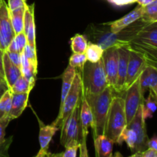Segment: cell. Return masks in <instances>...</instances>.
<instances>
[{
  "instance_id": "1",
  "label": "cell",
  "mask_w": 157,
  "mask_h": 157,
  "mask_svg": "<svg viewBox=\"0 0 157 157\" xmlns=\"http://www.w3.org/2000/svg\"><path fill=\"white\" fill-rule=\"evenodd\" d=\"M81 93L85 98L96 96L108 86L102 59L96 63L87 61L81 71Z\"/></svg>"
},
{
  "instance_id": "2",
  "label": "cell",
  "mask_w": 157,
  "mask_h": 157,
  "mask_svg": "<svg viewBox=\"0 0 157 157\" xmlns=\"http://www.w3.org/2000/svg\"><path fill=\"white\" fill-rule=\"evenodd\" d=\"M113 89L110 86H107L99 94L85 98L90 106L94 117V137L104 134L107 114L113 96Z\"/></svg>"
},
{
  "instance_id": "3",
  "label": "cell",
  "mask_w": 157,
  "mask_h": 157,
  "mask_svg": "<svg viewBox=\"0 0 157 157\" xmlns=\"http://www.w3.org/2000/svg\"><path fill=\"white\" fill-rule=\"evenodd\" d=\"M127 126L124 98L113 96L107 114L104 135L110 138L114 144H117L120 136Z\"/></svg>"
},
{
  "instance_id": "4",
  "label": "cell",
  "mask_w": 157,
  "mask_h": 157,
  "mask_svg": "<svg viewBox=\"0 0 157 157\" xmlns=\"http://www.w3.org/2000/svg\"><path fill=\"white\" fill-rule=\"evenodd\" d=\"M81 89H82V84H81V72L76 71L71 87L63 104L60 106L59 113L55 121L52 122V125L61 129V126L70 116L71 112L78 104V101L81 99Z\"/></svg>"
},
{
  "instance_id": "5",
  "label": "cell",
  "mask_w": 157,
  "mask_h": 157,
  "mask_svg": "<svg viewBox=\"0 0 157 157\" xmlns=\"http://www.w3.org/2000/svg\"><path fill=\"white\" fill-rule=\"evenodd\" d=\"M81 99L73 111L61 127V144L64 148L80 144L81 140V130L80 125Z\"/></svg>"
},
{
  "instance_id": "6",
  "label": "cell",
  "mask_w": 157,
  "mask_h": 157,
  "mask_svg": "<svg viewBox=\"0 0 157 157\" xmlns=\"http://www.w3.org/2000/svg\"><path fill=\"white\" fill-rule=\"evenodd\" d=\"M133 42L136 44H138L140 47V50L137 52H141L144 55V52L146 50L147 57L150 62L151 61L149 54L152 52H156L157 48V27L156 22L155 23H145L144 28L139 30L137 35H135L134 38L132 40ZM134 50V49H133ZM151 64V62H150Z\"/></svg>"
},
{
  "instance_id": "7",
  "label": "cell",
  "mask_w": 157,
  "mask_h": 157,
  "mask_svg": "<svg viewBox=\"0 0 157 157\" xmlns=\"http://www.w3.org/2000/svg\"><path fill=\"white\" fill-rule=\"evenodd\" d=\"M144 99V95L141 93L140 80L138 78L125 90V97L124 98V101L127 125L131 122L138 108L142 104Z\"/></svg>"
},
{
  "instance_id": "8",
  "label": "cell",
  "mask_w": 157,
  "mask_h": 157,
  "mask_svg": "<svg viewBox=\"0 0 157 157\" xmlns=\"http://www.w3.org/2000/svg\"><path fill=\"white\" fill-rule=\"evenodd\" d=\"M147 64H151L147 57L141 52L130 48L128 64H127V78H126L124 92L140 77L141 72L147 67Z\"/></svg>"
},
{
  "instance_id": "9",
  "label": "cell",
  "mask_w": 157,
  "mask_h": 157,
  "mask_svg": "<svg viewBox=\"0 0 157 157\" xmlns=\"http://www.w3.org/2000/svg\"><path fill=\"white\" fill-rule=\"evenodd\" d=\"M103 66L105 72L107 84L112 89H114L117 75L118 60V46H110L104 51L102 56Z\"/></svg>"
},
{
  "instance_id": "10",
  "label": "cell",
  "mask_w": 157,
  "mask_h": 157,
  "mask_svg": "<svg viewBox=\"0 0 157 157\" xmlns=\"http://www.w3.org/2000/svg\"><path fill=\"white\" fill-rule=\"evenodd\" d=\"M15 37L9 10L5 0L0 1V51L5 52Z\"/></svg>"
},
{
  "instance_id": "11",
  "label": "cell",
  "mask_w": 157,
  "mask_h": 157,
  "mask_svg": "<svg viewBox=\"0 0 157 157\" xmlns=\"http://www.w3.org/2000/svg\"><path fill=\"white\" fill-rule=\"evenodd\" d=\"M133 130L136 134V144L133 153L136 152H144L147 150V141L149 138L147 136L145 120L143 117L142 107L141 105L138 108L136 114L132 119L131 122L127 126Z\"/></svg>"
},
{
  "instance_id": "12",
  "label": "cell",
  "mask_w": 157,
  "mask_h": 157,
  "mask_svg": "<svg viewBox=\"0 0 157 157\" xmlns=\"http://www.w3.org/2000/svg\"><path fill=\"white\" fill-rule=\"evenodd\" d=\"M118 54H119V60H118L117 75V81L113 91L117 93H122V92H124V85H125L126 78H127V64H128L129 55H130V45L124 44V45L119 46Z\"/></svg>"
},
{
  "instance_id": "13",
  "label": "cell",
  "mask_w": 157,
  "mask_h": 157,
  "mask_svg": "<svg viewBox=\"0 0 157 157\" xmlns=\"http://www.w3.org/2000/svg\"><path fill=\"white\" fill-rule=\"evenodd\" d=\"M140 87L142 94L147 90L157 96V69L154 64H147L139 77Z\"/></svg>"
},
{
  "instance_id": "14",
  "label": "cell",
  "mask_w": 157,
  "mask_h": 157,
  "mask_svg": "<svg viewBox=\"0 0 157 157\" xmlns=\"http://www.w3.org/2000/svg\"><path fill=\"white\" fill-rule=\"evenodd\" d=\"M24 32L27 39V44L36 49L35 24V4L26 5L24 14Z\"/></svg>"
},
{
  "instance_id": "15",
  "label": "cell",
  "mask_w": 157,
  "mask_h": 157,
  "mask_svg": "<svg viewBox=\"0 0 157 157\" xmlns=\"http://www.w3.org/2000/svg\"><path fill=\"white\" fill-rule=\"evenodd\" d=\"M144 14V7L138 5L133 11L123 18L116 20L110 24V32L112 34H119L125 28L128 27L133 22L140 19Z\"/></svg>"
},
{
  "instance_id": "16",
  "label": "cell",
  "mask_w": 157,
  "mask_h": 157,
  "mask_svg": "<svg viewBox=\"0 0 157 157\" xmlns=\"http://www.w3.org/2000/svg\"><path fill=\"white\" fill-rule=\"evenodd\" d=\"M80 125L81 130V137L87 138L89 133V127H90L92 130L94 128V122L91 110L82 93L80 107Z\"/></svg>"
},
{
  "instance_id": "17",
  "label": "cell",
  "mask_w": 157,
  "mask_h": 157,
  "mask_svg": "<svg viewBox=\"0 0 157 157\" xmlns=\"http://www.w3.org/2000/svg\"><path fill=\"white\" fill-rule=\"evenodd\" d=\"M2 69L5 81L9 89L21 76V72L18 67L12 64L6 52H3L2 55Z\"/></svg>"
},
{
  "instance_id": "18",
  "label": "cell",
  "mask_w": 157,
  "mask_h": 157,
  "mask_svg": "<svg viewBox=\"0 0 157 157\" xmlns=\"http://www.w3.org/2000/svg\"><path fill=\"white\" fill-rule=\"evenodd\" d=\"M29 94L30 93H21V94H12V101H11V108L8 116L11 120L18 118L25 107H27L28 101H29Z\"/></svg>"
},
{
  "instance_id": "19",
  "label": "cell",
  "mask_w": 157,
  "mask_h": 157,
  "mask_svg": "<svg viewBox=\"0 0 157 157\" xmlns=\"http://www.w3.org/2000/svg\"><path fill=\"white\" fill-rule=\"evenodd\" d=\"M95 157H111L113 155V140L105 135H99L94 137Z\"/></svg>"
},
{
  "instance_id": "20",
  "label": "cell",
  "mask_w": 157,
  "mask_h": 157,
  "mask_svg": "<svg viewBox=\"0 0 157 157\" xmlns=\"http://www.w3.org/2000/svg\"><path fill=\"white\" fill-rule=\"evenodd\" d=\"M38 123H39L38 140H39L40 150H48L52 137L55 136V134L59 130V128H58L55 126H53L52 124L45 125L40 120H38Z\"/></svg>"
},
{
  "instance_id": "21",
  "label": "cell",
  "mask_w": 157,
  "mask_h": 157,
  "mask_svg": "<svg viewBox=\"0 0 157 157\" xmlns=\"http://www.w3.org/2000/svg\"><path fill=\"white\" fill-rule=\"evenodd\" d=\"M77 70L72 66L69 65L67 68L64 70V73L62 75V86H61V104L60 106L63 104L69 90H70L71 84L73 83L74 78H75V74Z\"/></svg>"
},
{
  "instance_id": "22",
  "label": "cell",
  "mask_w": 157,
  "mask_h": 157,
  "mask_svg": "<svg viewBox=\"0 0 157 157\" xmlns=\"http://www.w3.org/2000/svg\"><path fill=\"white\" fill-rule=\"evenodd\" d=\"M24 14L25 7L9 11V16L15 35L24 30Z\"/></svg>"
},
{
  "instance_id": "23",
  "label": "cell",
  "mask_w": 157,
  "mask_h": 157,
  "mask_svg": "<svg viewBox=\"0 0 157 157\" xmlns=\"http://www.w3.org/2000/svg\"><path fill=\"white\" fill-rule=\"evenodd\" d=\"M142 114L144 119L147 120V118L153 117V113L156 111V96L154 94L150 91L148 98L147 99H144L142 104Z\"/></svg>"
},
{
  "instance_id": "24",
  "label": "cell",
  "mask_w": 157,
  "mask_h": 157,
  "mask_svg": "<svg viewBox=\"0 0 157 157\" xmlns=\"http://www.w3.org/2000/svg\"><path fill=\"white\" fill-rule=\"evenodd\" d=\"M104 49L100 44L90 43L87 44V47L85 50L87 61L90 63H96L102 58L104 54Z\"/></svg>"
},
{
  "instance_id": "25",
  "label": "cell",
  "mask_w": 157,
  "mask_h": 157,
  "mask_svg": "<svg viewBox=\"0 0 157 157\" xmlns=\"http://www.w3.org/2000/svg\"><path fill=\"white\" fill-rule=\"evenodd\" d=\"M136 140H137V138H136V133L132 129H130V127H127L123 130L122 133L120 136L117 144L119 145H121L123 143L126 142V144H127L132 153H133L135 150V147H136Z\"/></svg>"
},
{
  "instance_id": "26",
  "label": "cell",
  "mask_w": 157,
  "mask_h": 157,
  "mask_svg": "<svg viewBox=\"0 0 157 157\" xmlns=\"http://www.w3.org/2000/svg\"><path fill=\"white\" fill-rule=\"evenodd\" d=\"M35 84L29 82L25 77L21 75L15 84L9 88L12 94H21V93H30L31 90L34 87Z\"/></svg>"
},
{
  "instance_id": "27",
  "label": "cell",
  "mask_w": 157,
  "mask_h": 157,
  "mask_svg": "<svg viewBox=\"0 0 157 157\" xmlns=\"http://www.w3.org/2000/svg\"><path fill=\"white\" fill-rule=\"evenodd\" d=\"M140 19L144 23L157 22V0L144 6V14Z\"/></svg>"
},
{
  "instance_id": "28",
  "label": "cell",
  "mask_w": 157,
  "mask_h": 157,
  "mask_svg": "<svg viewBox=\"0 0 157 157\" xmlns=\"http://www.w3.org/2000/svg\"><path fill=\"white\" fill-rule=\"evenodd\" d=\"M87 47V41L85 37L77 34L71 38V48L73 53H84Z\"/></svg>"
},
{
  "instance_id": "29",
  "label": "cell",
  "mask_w": 157,
  "mask_h": 157,
  "mask_svg": "<svg viewBox=\"0 0 157 157\" xmlns=\"http://www.w3.org/2000/svg\"><path fill=\"white\" fill-rule=\"evenodd\" d=\"M12 92L7 89L0 98V118L9 114L11 108Z\"/></svg>"
},
{
  "instance_id": "30",
  "label": "cell",
  "mask_w": 157,
  "mask_h": 157,
  "mask_svg": "<svg viewBox=\"0 0 157 157\" xmlns=\"http://www.w3.org/2000/svg\"><path fill=\"white\" fill-rule=\"evenodd\" d=\"M23 55L26 58V59L29 61L31 65L34 68L35 71H38V59H37V52L36 49H34L31 47L29 44H26L24 50L22 52Z\"/></svg>"
},
{
  "instance_id": "31",
  "label": "cell",
  "mask_w": 157,
  "mask_h": 157,
  "mask_svg": "<svg viewBox=\"0 0 157 157\" xmlns=\"http://www.w3.org/2000/svg\"><path fill=\"white\" fill-rule=\"evenodd\" d=\"M87 61L85 53H74L69 58V65L72 66L75 69H80L81 71Z\"/></svg>"
},
{
  "instance_id": "32",
  "label": "cell",
  "mask_w": 157,
  "mask_h": 157,
  "mask_svg": "<svg viewBox=\"0 0 157 157\" xmlns=\"http://www.w3.org/2000/svg\"><path fill=\"white\" fill-rule=\"evenodd\" d=\"M11 121L12 120L9 118L8 115L3 116L2 117L0 118V146L2 145L6 142V139L5 138V136H6V130Z\"/></svg>"
},
{
  "instance_id": "33",
  "label": "cell",
  "mask_w": 157,
  "mask_h": 157,
  "mask_svg": "<svg viewBox=\"0 0 157 157\" xmlns=\"http://www.w3.org/2000/svg\"><path fill=\"white\" fill-rule=\"evenodd\" d=\"M14 40L16 42L17 47H18L19 53H22L25 47L27 44V39H26V37L24 32H20V33L15 35V37H14Z\"/></svg>"
},
{
  "instance_id": "34",
  "label": "cell",
  "mask_w": 157,
  "mask_h": 157,
  "mask_svg": "<svg viewBox=\"0 0 157 157\" xmlns=\"http://www.w3.org/2000/svg\"><path fill=\"white\" fill-rule=\"evenodd\" d=\"M27 5L26 0H8L7 6L9 11L15 10L19 8H24Z\"/></svg>"
},
{
  "instance_id": "35",
  "label": "cell",
  "mask_w": 157,
  "mask_h": 157,
  "mask_svg": "<svg viewBox=\"0 0 157 157\" xmlns=\"http://www.w3.org/2000/svg\"><path fill=\"white\" fill-rule=\"evenodd\" d=\"M7 53L8 57L12 61L14 65L21 70V53L19 52H6Z\"/></svg>"
},
{
  "instance_id": "36",
  "label": "cell",
  "mask_w": 157,
  "mask_h": 157,
  "mask_svg": "<svg viewBox=\"0 0 157 157\" xmlns=\"http://www.w3.org/2000/svg\"><path fill=\"white\" fill-rule=\"evenodd\" d=\"M80 144L66 147L65 151L62 153V157H77V152L79 149Z\"/></svg>"
},
{
  "instance_id": "37",
  "label": "cell",
  "mask_w": 157,
  "mask_h": 157,
  "mask_svg": "<svg viewBox=\"0 0 157 157\" xmlns=\"http://www.w3.org/2000/svg\"><path fill=\"white\" fill-rule=\"evenodd\" d=\"M80 150V156L79 157H89L88 151L87 147V138L82 137L80 142L79 146Z\"/></svg>"
},
{
  "instance_id": "38",
  "label": "cell",
  "mask_w": 157,
  "mask_h": 157,
  "mask_svg": "<svg viewBox=\"0 0 157 157\" xmlns=\"http://www.w3.org/2000/svg\"><path fill=\"white\" fill-rule=\"evenodd\" d=\"M12 140V137L9 138V139H6V142H5L2 145L0 146V154L9 155L8 154V150H9V147H10Z\"/></svg>"
},
{
  "instance_id": "39",
  "label": "cell",
  "mask_w": 157,
  "mask_h": 157,
  "mask_svg": "<svg viewBox=\"0 0 157 157\" xmlns=\"http://www.w3.org/2000/svg\"><path fill=\"white\" fill-rule=\"evenodd\" d=\"M109 2L117 6H123L136 2V0H107Z\"/></svg>"
},
{
  "instance_id": "40",
  "label": "cell",
  "mask_w": 157,
  "mask_h": 157,
  "mask_svg": "<svg viewBox=\"0 0 157 157\" xmlns=\"http://www.w3.org/2000/svg\"><path fill=\"white\" fill-rule=\"evenodd\" d=\"M147 149H150V150L157 151V137L156 135H154L151 139L148 140V141H147Z\"/></svg>"
},
{
  "instance_id": "41",
  "label": "cell",
  "mask_w": 157,
  "mask_h": 157,
  "mask_svg": "<svg viewBox=\"0 0 157 157\" xmlns=\"http://www.w3.org/2000/svg\"><path fill=\"white\" fill-rule=\"evenodd\" d=\"M6 52H18V47H17V44L15 41L13 39L12 40V41L10 42V44L8 46L7 49H6Z\"/></svg>"
},
{
  "instance_id": "42",
  "label": "cell",
  "mask_w": 157,
  "mask_h": 157,
  "mask_svg": "<svg viewBox=\"0 0 157 157\" xmlns=\"http://www.w3.org/2000/svg\"><path fill=\"white\" fill-rule=\"evenodd\" d=\"M142 157H157V151L150 149H147L143 153Z\"/></svg>"
},
{
  "instance_id": "43",
  "label": "cell",
  "mask_w": 157,
  "mask_h": 157,
  "mask_svg": "<svg viewBox=\"0 0 157 157\" xmlns=\"http://www.w3.org/2000/svg\"><path fill=\"white\" fill-rule=\"evenodd\" d=\"M50 156L51 153H49L48 150H40L39 152L38 153V154H37L35 157H50Z\"/></svg>"
},
{
  "instance_id": "44",
  "label": "cell",
  "mask_w": 157,
  "mask_h": 157,
  "mask_svg": "<svg viewBox=\"0 0 157 157\" xmlns=\"http://www.w3.org/2000/svg\"><path fill=\"white\" fill-rule=\"evenodd\" d=\"M153 1H155V0H136V2H137L140 6L144 7V6H147V5L150 4V3L153 2Z\"/></svg>"
},
{
  "instance_id": "45",
  "label": "cell",
  "mask_w": 157,
  "mask_h": 157,
  "mask_svg": "<svg viewBox=\"0 0 157 157\" xmlns=\"http://www.w3.org/2000/svg\"><path fill=\"white\" fill-rule=\"evenodd\" d=\"M2 55L3 52L0 51V76L4 78V74H3V69H2Z\"/></svg>"
},
{
  "instance_id": "46",
  "label": "cell",
  "mask_w": 157,
  "mask_h": 157,
  "mask_svg": "<svg viewBox=\"0 0 157 157\" xmlns=\"http://www.w3.org/2000/svg\"><path fill=\"white\" fill-rule=\"evenodd\" d=\"M5 86H7V85H6V81H5L4 78L0 76V88H2V87H5Z\"/></svg>"
},
{
  "instance_id": "47",
  "label": "cell",
  "mask_w": 157,
  "mask_h": 157,
  "mask_svg": "<svg viewBox=\"0 0 157 157\" xmlns=\"http://www.w3.org/2000/svg\"><path fill=\"white\" fill-rule=\"evenodd\" d=\"M111 157H124L122 156V154H121V153H119V152H117V153H115L114 154H113L112 155V156ZM129 157H134V154H132L131 156H129Z\"/></svg>"
},
{
  "instance_id": "48",
  "label": "cell",
  "mask_w": 157,
  "mask_h": 157,
  "mask_svg": "<svg viewBox=\"0 0 157 157\" xmlns=\"http://www.w3.org/2000/svg\"><path fill=\"white\" fill-rule=\"evenodd\" d=\"M7 89H9V88H8L7 86H5V87H2V88H0V98H1L2 95L3 94V93H4V92L6 91Z\"/></svg>"
},
{
  "instance_id": "49",
  "label": "cell",
  "mask_w": 157,
  "mask_h": 157,
  "mask_svg": "<svg viewBox=\"0 0 157 157\" xmlns=\"http://www.w3.org/2000/svg\"><path fill=\"white\" fill-rule=\"evenodd\" d=\"M143 153L142 152H136V153H134L133 154H134V157H142Z\"/></svg>"
},
{
  "instance_id": "50",
  "label": "cell",
  "mask_w": 157,
  "mask_h": 157,
  "mask_svg": "<svg viewBox=\"0 0 157 157\" xmlns=\"http://www.w3.org/2000/svg\"><path fill=\"white\" fill-rule=\"evenodd\" d=\"M50 157H62V153H56V154H52L51 153Z\"/></svg>"
},
{
  "instance_id": "51",
  "label": "cell",
  "mask_w": 157,
  "mask_h": 157,
  "mask_svg": "<svg viewBox=\"0 0 157 157\" xmlns=\"http://www.w3.org/2000/svg\"><path fill=\"white\" fill-rule=\"evenodd\" d=\"M0 157H9V155H4V154H0Z\"/></svg>"
},
{
  "instance_id": "52",
  "label": "cell",
  "mask_w": 157,
  "mask_h": 157,
  "mask_svg": "<svg viewBox=\"0 0 157 157\" xmlns=\"http://www.w3.org/2000/svg\"><path fill=\"white\" fill-rule=\"evenodd\" d=\"M0 1H1V0H0Z\"/></svg>"
}]
</instances>
